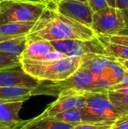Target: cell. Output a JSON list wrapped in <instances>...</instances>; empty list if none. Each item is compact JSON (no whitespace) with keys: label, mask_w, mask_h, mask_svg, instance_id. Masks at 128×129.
<instances>
[{"label":"cell","mask_w":128,"mask_h":129,"mask_svg":"<svg viewBox=\"0 0 128 129\" xmlns=\"http://www.w3.org/2000/svg\"><path fill=\"white\" fill-rule=\"evenodd\" d=\"M97 37L94 31L87 26L60 14L54 4L47 7L26 36L27 40L63 39L89 40Z\"/></svg>","instance_id":"6da1fadb"},{"label":"cell","mask_w":128,"mask_h":129,"mask_svg":"<svg viewBox=\"0 0 128 129\" xmlns=\"http://www.w3.org/2000/svg\"><path fill=\"white\" fill-rule=\"evenodd\" d=\"M81 63V57H66L42 61L20 58L23 70L39 82L63 81L76 72Z\"/></svg>","instance_id":"7a4b0ae2"},{"label":"cell","mask_w":128,"mask_h":129,"mask_svg":"<svg viewBox=\"0 0 128 129\" xmlns=\"http://www.w3.org/2000/svg\"><path fill=\"white\" fill-rule=\"evenodd\" d=\"M85 106L80 109L82 122L113 123L119 116L108 91H86Z\"/></svg>","instance_id":"3957f363"},{"label":"cell","mask_w":128,"mask_h":129,"mask_svg":"<svg viewBox=\"0 0 128 129\" xmlns=\"http://www.w3.org/2000/svg\"><path fill=\"white\" fill-rule=\"evenodd\" d=\"M46 7L45 2L3 0L0 2V26L16 22H35Z\"/></svg>","instance_id":"277c9868"},{"label":"cell","mask_w":128,"mask_h":129,"mask_svg":"<svg viewBox=\"0 0 128 129\" xmlns=\"http://www.w3.org/2000/svg\"><path fill=\"white\" fill-rule=\"evenodd\" d=\"M126 26L122 11L116 7L107 6L93 13L91 29L97 36L118 34Z\"/></svg>","instance_id":"5b68a950"},{"label":"cell","mask_w":128,"mask_h":129,"mask_svg":"<svg viewBox=\"0 0 128 129\" xmlns=\"http://www.w3.org/2000/svg\"><path fill=\"white\" fill-rule=\"evenodd\" d=\"M54 51L66 57H82L88 54L109 56L98 37L89 40L63 39L50 42Z\"/></svg>","instance_id":"8992f818"},{"label":"cell","mask_w":128,"mask_h":129,"mask_svg":"<svg viewBox=\"0 0 128 129\" xmlns=\"http://www.w3.org/2000/svg\"><path fill=\"white\" fill-rule=\"evenodd\" d=\"M86 91L68 88L61 91L57 100L49 104L38 116L52 117L54 115L72 109H81L86 104Z\"/></svg>","instance_id":"52a82bcc"},{"label":"cell","mask_w":128,"mask_h":129,"mask_svg":"<svg viewBox=\"0 0 128 129\" xmlns=\"http://www.w3.org/2000/svg\"><path fill=\"white\" fill-rule=\"evenodd\" d=\"M56 10L63 16L91 28L93 10L88 2L62 0L54 4Z\"/></svg>","instance_id":"ba28073f"},{"label":"cell","mask_w":128,"mask_h":129,"mask_svg":"<svg viewBox=\"0 0 128 129\" xmlns=\"http://www.w3.org/2000/svg\"><path fill=\"white\" fill-rule=\"evenodd\" d=\"M40 82L27 74L21 65L0 70V87H26L35 88Z\"/></svg>","instance_id":"9c48e42d"},{"label":"cell","mask_w":128,"mask_h":129,"mask_svg":"<svg viewBox=\"0 0 128 129\" xmlns=\"http://www.w3.org/2000/svg\"><path fill=\"white\" fill-rule=\"evenodd\" d=\"M24 101H0V129H16L23 122L19 113Z\"/></svg>","instance_id":"30bf717a"},{"label":"cell","mask_w":128,"mask_h":129,"mask_svg":"<svg viewBox=\"0 0 128 129\" xmlns=\"http://www.w3.org/2000/svg\"><path fill=\"white\" fill-rule=\"evenodd\" d=\"M117 60L115 57L103 54H88L81 57L80 67L89 70L94 74L100 76L109 67L112 62Z\"/></svg>","instance_id":"8fae6325"},{"label":"cell","mask_w":128,"mask_h":129,"mask_svg":"<svg viewBox=\"0 0 128 129\" xmlns=\"http://www.w3.org/2000/svg\"><path fill=\"white\" fill-rule=\"evenodd\" d=\"M74 126L51 117L38 116L32 119L23 120V123L16 129H73Z\"/></svg>","instance_id":"7c38bea8"},{"label":"cell","mask_w":128,"mask_h":129,"mask_svg":"<svg viewBox=\"0 0 128 129\" xmlns=\"http://www.w3.org/2000/svg\"><path fill=\"white\" fill-rule=\"evenodd\" d=\"M35 22H16L0 26V42L27 36Z\"/></svg>","instance_id":"4fadbf2b"},{"label":"cell","mask_w":128,"mask_h":129,"mask_svg":"<svg viewBox=\"0 0 128 129\" xmlns=\"http://www.w3.org/2000/svg\"><path fill=\"white\" fill-rule=\"evenodd\" d=\"M51 42L46 40H29L26 47L22 54V59H33L36 57L54 51Z\"/></svg>","instance_id":"5bb4252c"},{"label":"cell","mask_w":128,"mask_h":129,"mask_svg":"<svg viewBox=\"0 0 128 129\" xmlns=\"http://www.w3.org/2000/svg\"><path fill=\"white\" fill-rule=\"evenodd\" d=\"M27 42L26 36L0 42V52L7 55L20 57L26 47Z\"/></svg>","instance_id":"9a60e30c"},{"label":"cell","mask_w":128,"mask_h":129,"mask_svg":"<svg viewBox=\"0 0 128 129\" xmlns=\"http://www.w3.org/2000/svg\"><path fill=\"white\" fill-rule=\"evenodd\" d=\"M33 88L26 87H0V101H26L32 97Z\"/></svg>","instance_id":"2e32d148"},{"label":"cell","mask_w":128,"mask_h":129,"mask_svg":"<svg viewBox=\"0 0 128 129\" xmlns=\"http://www.w3.org/2000/svg\"><path fill=\"white\" fill-rule=\"evenodd\" d=\"M105 47L108 54L116 60H128V46L113 43L104 39L103 37L97 36Z\"/></svg>","instance_id":"e0dca14e"},{"label":"cell","mask_w":128,"mask_h":129,"mask_svg":"<svg viewBox=\"0 0 128 129\" xmlns=\"http://www.w3.org/2000/svg\"><path fill=\"white\" fill-rule=\"evenodd\" d=\"M108 96L119 116L128 115V94L108 91Z\"/></svg>","instance_id":"ac0fdd59"},{"label":"cell","mask_w":128,"mask_h":129,"mask_svg":"<svg viewBox=\"0 0 128 129\" xmlns=\"http://www.w3.org/2000/svg\"><path fill=\"white\" fill-rule=\"evenodd\" d=\"M51 118H54L58 121L69 123L73 125H76L82 122L80 109H72V110H66L54 115Z\"/></svg>","instance_id":"d6986e66"},{"label":"cell","mask_w":128,"mask_h":129,"mask_svg":"<svg viewBox=\"0 0 128 129\" xmlns=\"http://www.w3.org/2000/svg\"><path fill=\"white\" fill-rule=\"evenodd\" d=\"M20 57L15 56H10L0 52V70L20 66Z\"/></svg>","instance_id":"ffe728a7"},{"label":"cell","mask_w":128,"mask_h":129,"mask_svg":"<svg viewBox=\"0 0 128 129\" xmlns=\"http://www.w3.org/2000/svg\"><path fill=\"white\" fill-rule=\"evenodd\" d=\"M112 125L110 122H81L73 129H111Z\"/></svg>","instance_id":"44dd1931"},{"label":"cell","mask_w":128,"mask_h":129,"mask_svg":"<svg viewBox=\"0 0 128 129\" xmlns=\"http://www.w3.org/2000/svg\"><path fill=\"white\" fill-rule=\"evenodd\" d=\"M99 36L103 37L104 39L109 42L128 46V33H120L118 34H114L110 36Z\"/></svg>","instance_id":"7402d4cb"},{"label":"cell","mask_w":128,"mask_h":129,"mask_svg":"<svg viewBox=\"0 0 128 129\" xmlns=\"http://www.w3.org/2000/svg\"><path fill=\"white\" fill-rule=\"evenodd\" d=\"M128 88V73L126 72L125 74L124 75V76L121 79V80L119 82H118L117 83L111 85L108 91H117L119 89H122V88Z\"/></svg>","instance_id":"603a6c76"},{"label":"cell","mask_w":128,"mask_h":129,"mask_svg":"<svg viewBox=\"0 0 128 129\" xmlns=\"http://www.w3.org/2000/svg\"><path fill=\"white\" fill-rule=\"evenodd\" d=\"M112 127L115 129H128V115L119 116L113 122Z\"/></svg>","instance_id":"cb8c5ba5"},{"label":"cell","mask_w":128,"mask_h":129,"mask_svg":"<svg viewBox=\"0 0 128 129\" xmlns=\"http://www.w3.org/2000/svg\"><path fill=\"white\" fill-rule=\"evenodd\" d=\"M88 4L94 12L109 6L106 0H88Z\"/></svg>","instance_id":"d4e9b609"},{"label":"cell","mask_w":128,"mask_h":129,"mask_svg":"<svg viewBox=\"0 0 128 129\" xmlns=\"http://www.w3.org/2000/svg\"><path fill=\"white\" fill-rule=\"evenodd\" d=\"M115 7L120 10L128 8V0H115Z\"/></svg>","instance_id":"484cf974"},{"label":"cell","mask_w":128,"mask_h":129,"mask_svg":"<svg viewBox=\"0 0 128 129\" xmlns=\"http://www.w3.org/2000/svg\"><path fill=\"white\" fill-rule=\"evenodd\" d=\"M121 11H122V14H123L124 19V20L126 22L127 26H128V8L124 9V10H121Z\"/></svg>","instance_id":"4316f807"},{"label":"cell","mask_w":128,"mask_h":129,"mask_svg":"<svg viewBox=\"0 0 128 129\" xmlns=\"http://www.w3.org/2000/svg\"><path fill=\"white\" fill-rule=\"evenodd\" d=\"M117 60L122 65V67L128 73V60Z\"/></svg>","instance_id":"83f0119b"},{"label":"cell","mask_w":128,"mask_h":129,"mask_svg":"<svg viewBox=\"0 0 128 129\" xmlns=\"http://www.w3.org/2000/svg\"><path fill=\"white\" fill-rule=\"evenodd\" d=\"M108 5L111 7H115V0H106Z\"/></svg>","instance_id":"f1b7e54d"},{"label":"cell","mask_w":128,"mask_h":129,"mask_svg":"<svg viewBox=\"0 0 128 129\" xmlns=\"http://www.w3.org/2000/svg\"><path fill=\"white\" fill-rule=\"evenodd\" d=\"M15 1H22V2H45V0H15Z\"/></svg>","instance_id":"f546056e"},{"label":"cell","mask_w":128,"mask_h":129,"mask_svg":"<svg viewBox=\"0 0 128 129\" xmlns=\"http://www.w3.org/2000/svg\"><path fill=\"white\" fill-rule=\"evenodd\" d=\"M59 0H45V2L46 4H55Z\"/></svg>","instance_id":"4dcf8cb0"},{"label":"cell","mask_w":128,"mask_h":129,"mask_svg":"<svg viewBox=\"0 0 128 129\" xmlns=\"http://www.w3.org/2000/svg\"><path fill=\"white\" fill-rule=\"evenodd\" d=\"M62 1V0H59ZM75 1H79V2H88V0H75Z\"/></svg>","instance_id":"1f68e13d"},{"label":"cell","mask_w":128,"mask_h":129,"mask_svg":"<svg viewBox=\"0 0 128 129\" xmlns=\"http://www.w3.org/2000/svg\"><path fill=\"white\" fill-rule=\"evenodd\" d=\"M111 129H115V128H113V127H112V128H111Z\"/></svg>","instance_id":"d6a6232c"},{"label":"cell","mask_w":128,"mask_h":129,"mask_svg":"<svg viewBox=\"0 0 128 129\" xmlns=\"http://www.w3.org/2000/svg\"><path fill=\"white\" fill-rule=\"evenodd\" d=\"M2 1H3V0H0V2H2Z\"/></svg>","instance_id":"836d02e7"}]
</instances>
